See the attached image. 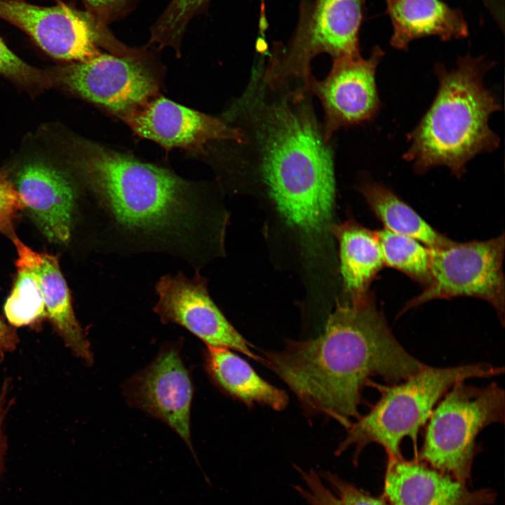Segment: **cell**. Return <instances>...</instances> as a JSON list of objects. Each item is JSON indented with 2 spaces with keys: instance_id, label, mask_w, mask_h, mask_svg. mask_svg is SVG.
Returning a JSON list of instances; mask_svg holds the SVG:
<instances>
[{
  "instance_id": "6da1fadb",
  "label": "cell",
  "mask_w": 505,
  "mask_h": 505,
  "mask_svg": "<svg viewBox=\"0 0 505 505\" xmlns=\"http://www.w3.org/2000/svg\"><path fill=\"white\" fill-rule=\"evenodd\" d=\"M264 62L252 69L222 119L238 128L230 162L255 176L285 222L309 236L330 227L335 196L332 147L303 83L269 85Z\"/></svg>"
},
{
  "instance_id": "7a4b0ae2",
  "label": "cell",
  "mask_w": 505,
  "mask_h": 505,
  "mask_svg": "<svg viewBox=\"0 0 505 505\" xmlns=\"http://www.w3.org/2000/svg\"><path fill=\"white\" fill-rule=\"evenodd\" d=\"M262 354V363L289 387L304 412L346 429L360 417L362 390L372 377L398 384L427 365L396 339L371 295L339 304L316 337L289 339L281 350Z\"/></svg>"
},
{
  "instance_id": "3957f363",
  "label": "cell",
  "mask_w": 505,
  "mask_h": 505,
  "mask_svg": "<svg viewBox=\"0 0 505 505\" xmlns=\"http://www.w3.org/2000/svg\"><path fill=\"white\" fill-rule=\"evenodd\" d=\"M74 164L106 217L112 246L200 264L207 215L191 183L92 142L79 144Z\"/></svg>"
},
{
  "instance_id": "277c9868",
  "label": "cell",
  "mask_w": 505,
  "mask_h": 505,
  "mask_svg": "<svg viewBox=\"0 0 505 505\" xmlns=\"http://www.w3.org/2000/svg\"><path fill=\"white\" fill-rule=\"evenodd\" d=\"M492 65L483 56L469 53L459 57L450 71L436 65V96L408 135L410 146L403 156L417 174L444 166L460 178L473 157L498 147L499 139L488 121L501 106L483 83Z\"/></svg>"
},
{
  "instance_id": "5b68a950",
  "label": "cell",
  "mask_w": 505,
  "mask_h": 505,
  "mask_svg": "<svg viewBox=\"0 0 505 505\" xmlns=\"http://www.w3.org/2000/svg\"><path fill=\"white\" fill-rule=\"evenodd\" d=\"M504 367L478 363L447 368L426 365L394 384L376 386L381 397L368 413L346 429L335 454L354 448V462L370 443L382 445L388 459L401 458L403 438L417 445L419 429L428 421L435 405L457 382L471 378H490L504 374Z\"/></svg>"
},
{
  "instance_id": "8992f818",
  "label": "cell",
  "mask_w": 505,
  "mask_h": 505,
  "mask_svg": "<svg viewBox=\"0 0 505 505\" xmlns=\"http://www.w3.org/2000/svg\"><path fill=\"white\" fill-rule=\"evenodd\" d=\"M504 390L497 383L478 387L457 382L432 410L417 459L467 483L478 435L490 424L504 423Z\"/></svg>"
},
{
  "instance_id": "52a82bcc",
  "label": "cell",
  "mask_w": 505,
  "mask_h": 505,
  "mask_svg": "<svg viewBox=\"0 0 505 505\" xmlns=\"http://www.w3.org/2000/svg\"><path fill=\"white\" fill-rule=\"evenodd\" d=\"M504 236L487 241L431 248L430 283L410 299L400 314L434 299L471 297L483 299L504 322Z\"/></svg>"
},
{
  "instance_id": "ba28073f",
  "label": "cell",
  "mask_w": 505,
  "mask_h": 505,
  "mask_svg": "<svg viewBox=\"0 0 505 505\" xmlns=\"http://www.w3.org/2000/svg\"><path fill=\"white\" fill-rule=\"evenodd\" d=\"M0 18L22 29L43 51L60 60H90L100 53L97 44L114 53L122 46L105 25L60 1L44 7L23 0H0Z\"/></svg>"
},
{
  "instance_id": "9c48e42d",
  "label": "cell",
  "mask_w": 505,
  "mask_h": 505,
  "mask_svg": "<svg viewBox=\"0 0 505 505\" xmlns=\"http://www.w3.org/2000/svg\"><path fill=\"white\" fill-rule=\"evenodd\" d=\"M140 58L137 51L126 55L100 53L60 69L58 78L74 93L122 117L157 92L156 79Z\"/></svg>"
},
{
  "instance_id": "30bf717a",
  "label": "cell",
  "mask_w": 505,
  "mask_h": 505,
  "mask_svg": "<svg viewBox=\"0 0 505 505\" xmlns=\"http://www.w3.org/2000/svg\"><path fill=\"white\" fill-rule=\"evenodd\" d=\"M155 288L159 299L154 311L163 323L182 326L206 346L237 351L262 363L261 356L212 300L207 281L198 272L191 278L181 272L163 276Z\"/></svg>"
},
{
  "instance_id": "8fae6325",
  "label": "cell",
  "mask_w": 505,
  "mask_h": 505,
  "mask_svg": "<svg viewBox=\"0 0 505 505\" xmlns=\"http://www.w3.org/2000/svg\"><path fill=\"white\" fill-rule=\"evenodd\" d=\"M128 403L170 426L185 443L197 466L191 436L193 384L180 349L169 344L154 360L124 384Z\"/></svg>"
},
{
  "instance_id": "7c38bea8",
  "label": "cell",
  "mask_w": 505,
  "mask_h": 505,
  "mask_svg": "<svg viewBox=\"0 0 505 505\" xmlns=\"http://www.w3.org/2000/svg\"><path fill=\"white\" fill-rule=\"evenodd\" d=\"M384 55L382 48L375 46L368 58L360 55L332 60V69L323 80L311 75L307 88L322 105L326 140L330 141L341 128L375 116L380 107L375 74Z\"/></svg>"
},
{
  "instance_id": "4fadbf2b",
  "label": "cell",
  "mask_w": 505,
  "mask_h": 505,
  "mask_svg": "<svg viewBox=\"0 0 505 505\" xmlns=\"http://www.w3.org/2000/svg\"><path fill=\"white\" fill-rule=\"evenodd\" d=\"M135 133L156 142L167 150L181 148L202 151L213 142L241 140V130L203 112L164 97H153L122 116Z\"/></svg>"
},
{
  "instance_id": "5bb4252c",
  "label": "cell",
  "mask_w": 505,
  "mask_h": 505,
  "mask_svg": "<svg viewBox=\"0 0 505 505\" xmlns=\"http://www.w3.org/2000/svg\"><path fill=\"white\" fill-rule=\"evenodd\" d=\"M365 0H316L310 11L299 9L297 27L290 39L301 67L327 53L332 60L361 55L359 34Z\"/></svg>"
},
{
  "instance_id": "9a60e30c",
  "label": "cell",
  "mask_w": 505,
  "mask_h": 505,
  "mask_svg": "<svg viewBox=\"0 0 505 505\" xmlns=\"http://www.w3.org/2000/svg\"><path fill=\"white\" fill-rule=\"evenodd\" d=\"M382 497L389 505H490V488L471 490L466 483L418 459H388Z\"/></svg>"
},
{
  "instance_id": "2e32d148",
  "label": "cell",
  "mask_w": 505,
  "mask_h": 505,
  "mask_svg": "<svg viewBox=\"0 0 505 505\" xmlns=\"http://www.w3.org/2000/svg\"><path fill=\"white\" fill-rule=\"evenodd\" d=\"M24 205L46 238L67 243L72 234L76 208V190L62 171L34 162L18 173L15 185Z\"/></svg>"
},
{
  "instance_id": "e0dca14e",
  "label": "cell",
  "mask_w": 505,
  "mask_h": 505,
  "mask_svg": "<svg viewBox=\"0 0 505 505\" xmlns=\"http://www.w3.org/2000/svg\"><path fill=\"white\" fill-rule=\"evenodd\" d=\"M12 241L18 252L16 267L27 269L38 281L47 318L67 348L86 364L91 365L93 355L90 344L76 318L70 291L58 257L33 250L16 236Z\"/></svg>"
},
{
  "instance_id": "ac0fdd59",
  "label": "cell",
  "mask_w": 505,
  "mask_h": 505,
  "mask_svg": "<svg viewBox=\"0 0 505 505\" xmlns=\"http://www.w3.org/2000/svg\"><path fill=\"white\" fill-rule=\"evenodd\" d=\"M392 25L391 46L407 50L416 39L436 36L443 41L466 37L469 26L462 11L443 0H384Z\"/></svg>"
},
{
  "instance_id": "d6986e66",
  "label": "cell",
  "mask_w": 505,
  "mask_h": 505,
  "mask_svg": "<svg viewBox=\"0 0 505 505\" xmlns=\"http://www.w3.org/2000/svg\"><path fill=\"white\" fill-rule=\"evenodd\" d=\"M204 366L217 387L247 406L260 405L282 411L288 405L287 392L262 378L247 361L229 349L207 346Z\"/></svg>"
},
{
  "instance_id": "ffe728a7",
  "label": "cell",
  "mask_w": 505,
  "mask_h": 505,
  "mask_svg": "<svg viewBox=\"0 0 505 505\" xmlns=\"http://www.w3.org/2000/svg\"><path fill=\"white\" fill-rule=\"evenodd\" d=\"M339 245L340 270L344 287L351 302L370 296V286L384 266L375 231L354 220L331 225Z\"/></svg>"
},
{
  "instance_id": "44dd1931",
  "label": "cell",
  "mask_w": 505,
  "mask_h": 505,
  "mask_svg": "<svg viewBox=\"0 0 505 505\" xmlns=\"http://www.w3.org/2000/svg\"><path fill=\"white\" fill-rule=\"evenodd\" d=\"M358 191L387 230L412 237L429 248H441L452 241L384 185L367 181L359 186Z\"/></svg>"
},
{
  "instance_id": "7402d4cb",
  "label": "cell",
  "mask_w": 505,
  "mask_h": 505,
  "mask_svg": "<svg viewBox=\"0 0 505 505\" xmlns=\"http://www.w3.org/2000/svg\"><path fill=\"white\" fill-rule=\"evenodd\" d=\"M297 490L308 505H389L382 497L365 492L330 472L302 470Z\"/></svg>"
},
{
  "instance_id": "603a6c76",
  "label": "cell",
  "mask_w": 505,
  "mask_h": 505,
  "mask_svg": "<svg viewBox=\"0 0 505 505\" xmlns=\"http://www.w3.org/2000/svg\"><path fill=\"white\" fill-rule=\"evenodd\" d=\"M375 231L384 266L401 271L424 288L427 286L431 280V248L385 228Z\"/></svg>"
},
{
  "instance_id": "cb8c5ba5",
  "label": "cell",
  "mask_w": 505,
  "mask_h": 505,
  "mask_svg": "<svg viewBox=\"0 0 505 505\" xmlns=\"http://www.w3.org/2000/svg\"><path fill=\"white\" fill-rule=\"evenodd\" d=\"M4 311L12 327L34 326L47 318L43 295L34 274L17 267V274Z\"/></svg>"
},
{
  "instance_id": "d4e9b609",
  "label": "cell",
  "mask_w": 505,
  "mask_h": 505,
  "mask_svg": "<svg viewBox=\"0 0 505 505\" xmlns=\"http://www.w3.org/2000/svg\"><path fill=\"white\" fill-rule=\"evenodd\" d=\"M210 0H171L151 28L150 42L159 48L179 51L191 20L203 11Z\"/></svg>"
},
{
  "instance_id": "484cf974",
  "label": "cell",
  "mask_w": 505,
  "mask_h": 505,
  "mask_svg": "<svg viewBox=\"0 0 505 505\" xmlns=\"http://www.w3.org/2000/svg\"><path fill=\"white\" fill-rule=\"evenodd\" d=\"M0 74L31 86H46L49 83L48 79L43 72L14 54L1 38Z\"/></svg>"
},
{
  "instance_id": "4316f807",
  "label": "cell",
  "mask_w": 505,
  "mask_h": 505,
  "mask_svg": "<svg viewBox=\"0 0 505 505\" xmlns=\"http://www.w3.org/2000/svg\"><path fill=\"white\" fill-rule=\"evenodd\" d=\"M25 205L17 191L15 184L0 171V233L15 237L14 222Z\"/></svg>"
},
{
  "instance_id": "83f0119b",
  "label": "cell",
  "mask_w": 505,
  "mask_h": 505,
  "mask_svg": "<svg viewBox=\"0 0 505 505\" xmlns=\"http://www.w3.org/2000/svg\"><path fill=\"white\" fill-rule=\"evenodd\" d=\"M81 1L86 8V13L105 25L120 16L131 2V0Z\"/></svg>"
},
{
  "instance_id": "f1b7e54d",
  "label": "cell",
  "mask_w": 505,
  "mask_h": 505,
  "mask_svg": "<svg viewBox=\"0 0 505 505\" xmlns=\"http://www.w3.org/2000/svg\"><path fill=\"white\" fill-rule=\"evenodd\" d=\"M18 342V337L13 327L0 318V354L13 351Z\"/></svg>"
},
{
  "instance_id": "f546056e",
  "label": "cell",
  "mask_w": 505,
  "mask_h": 505,
  "mask_svg": "<svg viewBox=\"0 0 505 505\" xmlns=\"http://www.w3.org/2000/svg\"><path fill=\"white\" fill-rule=\"evenodd\" d=\"M8 383L6 382L0 394V473L3 466V458L5 452V438L2 432L3 422L8 410Z\"/></svg>"
},
{
  "instance_id": "4dcf8cb0",
  "label": "cell",
  "mask_w": 505,
  "mask_h": 505,
  "mask_svg": "<svg viewBox=\"0 0 505 505\" xmlns=\"http://www.w3.org/2000/svg\"><path fill=\"white\" fill-rule=\"evenodd\" d=\"M263 5L264 6V0H262V6Z\"/></svg>"
},
{
  "instance_id": "1f68e13d",
  "label": "cell",
  "mask_w": 505,
  "mask_h": 505,
  "mask_svg": "<svg viewBox=\"0 0 505 505\" xmlns=\"http://www.w3.org/2000/svg\"><path fill=\"white\" fill-rule=\"evenodd\" d=\"M2 355L0 354V359H1Z\"/></svg>"
},
{
  "instance_id": "d6a6232c",
  "label": "cell",
  "mask_w": 505,
  "mask_h": 505,
  "mask_svg": "<svg viewBox=\"0 0 505 505\" xmlns=\"http://www.w3.org/2000/svg\"><path fill=\"white\" fill-rule=\"evenodd\" d=\"M56 1H58V2H59V1H58V0H56Z\"/></svg>"
}]
</instances>
